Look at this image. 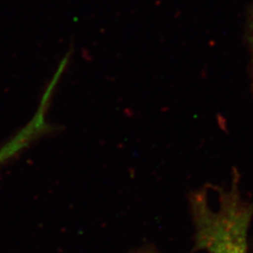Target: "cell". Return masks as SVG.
Here are the masks:
<instances>
[{"mask_svg": "<svg viewBox=\"0 0 253 253\" xmlns=\"http://www.w3.org/2000/svg\"><path fill=\"white\" fill-rule=\"evenodd\" d=\"M190 210L195 249L207 253H250L253 200L234 172L227 186H209L191 193Z\"/></svg>", "mask_w": 253, "mask_h": 253, "instance_id": "obj_1", "label": "cell"}, {"mask_svg": "<svg viewBox=\"0 0 253 253\" xmlns=\"http://www.w3.org/2000/svg\"><path fill=\"white\" fill-rule=\"evenodd\" d=\"M250 47H251V52H252V60H253V7L251 13V18H250Z\"/></svg>", "mask_w": 253, "mask_h": 253, "instance_id": "obj_2", "label": "cell"}]
</instances>
